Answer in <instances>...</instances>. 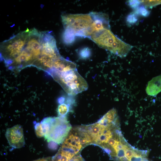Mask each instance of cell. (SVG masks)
Instances as JSON below:
<instances>
[{
	"instance_id": "6da1fadb",
	"label": "cell",
	"mask_w": 161,
	"mask_h": 161,
	"mask_svg": "<svg viewBox=\"0 0 161 161\" xmlns=\"http://www.w3.org/2000/svg\"><path fill=\"white\" fill-rule=\"evenodd\" d=\"M90 136L92 144L100 147L113 160L124 154L131 146L122 133L118 117L97 121L92 128Z\"/></svg>"
},
{
	"instance_id": "7a4b0ae2",
	"label": "cell",
	"mask_w": 161,
	"mask_h": 161,
	"mask_svg": "<svg viewBox=\"0 0 161 161\" xmlns=\"http://www.w3.org/2000/svg\"><path fill=\"white\" fill-rule=\"evenodd\" d=\"M61 18L64 29L63 39L67 44L72 42L76 36L90 38L96 32L110 29L108 16L103 13L63 14Z\"/></svg>"
},
{
	"instance_id": "3957f363",
	"label": "cell",
	"mask_w": 161,
	"mask_h": 161,
	"mask_svg": "<svg viewBox=\"0 0 161 161\" xmlns=\"http://www.w3.org/2000/svg\"><path fill=\"white\" fill-rule=\"evenodd\" d=\"M89 38L100 47L121 58L126 56L133 47L117 38L110 29L96 32Z\"/></svg>"
},
{
	"instance_id": "277c9868",
	"label": "cell",
	"mask_w": 161,
	"mask_h": 161,
	"mask_svg": "<svg viewBox=\"0 0 161 161\" xmlns=\"http://www.w3.org/2000/svg\"><path fill=\"white\" fill-rule=\"evenodd\" d=\"M44 138L48 142L62 143L71 129L72 126L66 117H47L41 122Z\"/></svg>"
},
{
	"instance_id": "5b68a950",
	"label": "cell",
	"mask_w": 161,
	"mask_h": 161,
	"mask_svg": "<svg viewBox=\"0 0 161 161\" xmlns=\"http://www.w3.org/2000/svg\"><path fill=\"white\" fill-rule=\"evenodd\" d=\"M52 76L69 95H75L86 90L88 85L77 68L56 73Z\"/></svg>"
},
{
	"instance_id": "8992f818",
	"label": "cell",
	"mask_w": 161,
	"mask_h": 161,
	"mask_svg": "<svg viewBox=\"0 0 161 161\" xmlns=\"http://www.w3.org/2000/svg\"><path fill=\"white\" fill-rule=\"evenodd\" d=\"M5 136L10 145L13 148H20L25 144L23 129L19 125L8 129Z\"/></svg>"
},
{
	"instance_id": "52a82bcc",
	"label": "cell",
	"mask_w": 161,
	"mask_h": 161,
	"mask_svg": "<svg viewBox=\"0 0 161 161\" xmlns=\"http://www.w3.org/2000/svg\"><path fill=\"white\" fill-rule=\"evenodd\" d=\"M161 92V75L153 78L148 83L146 89L147 94L155 96Z\"/></svg>"
},
{
	"instance_id": "ba28073f",
	"label": "cell",
	"mask_w": 161,
	"mask_h": 161,
	"mask_svg": "<svg viewBox=\"0 0 161 161\" xmlns=\"http://www.w3.org/2000/svg\"><path fill=\"white\" fill-rule=\"evenodd\" d=\"M69 104L65 103H62L59 105L57 109L59 117H66V115L69 111Z\"/></svg>"
},
{
	"instance_id": "9c48e42d",
	"label": "cell",
	"mask_w": 161,
	"mask_h": 161,
	"mask_svg": "<svg viewBox=\"0 0 161 161\" xmlns=\"http://www.w3.org/2000/svg\"><path fill=\"white\" fill-rule=\"evenodd\" d=\"M35 133L37 136L41 138L44 136V133L42 125L41 123H37L35 124Z\"/></svg>"
},
{
	"instance_id": "30bf717a",
	"label": "cell",
	"mask_w": 161,
	"mask_h": 161,
	"mask_svg": "<svg viewBox=\"0 0 161 161\" xmlns=\"http://www.w3.org/2000/svg\"><path fill=\"white\" fill-rule=\"evenodd\" d=\"M140 1L147 7H152L161 4V0H141Z\"/></svg>"
},
{
	"instance_id": "8fae6325",
	"label": "cell",
	"mask_w": 161,
	"mask_h": 161,
	"mask_svg": "<svg viewBox=\"0 0 161 161\" xmlns=\"http://www.w3.org/2000/svg\"><path fill=\"white\" fill-rule=\"evenodd\" d=\"M137 13L144 17L147 16L149 14V12L143 6H141L137 9Z\"/></svg>"
},
{
	"instance_id": "7c38bea8",
	"label": "cell",
	"mask_w": 161,
	"mask_h": 161,
	"mask_svg": "<svg viewBox=\"0 0 161 161\" xmlns=\"http://www.w3.org/2000/svg\"><path fill=\"white\" fill-rule=\"evenodd\" d=\"M127 21L129 23L133 24L137 20V17L134 13H132L128 16L126 18Z\"/></svg>"
},
{
	"instance_id": "4fadbf2b",
	"label": "cell",
	"mask_w": 161,
	"mask_h": 161,
	"mask_svg": "<svg viewBox=\"0 0 161 161\" xmlns=\"http://www.w3.org/2000/svg\"><path fill=\"white\" fill-rule=\"evenodd\" d=\"M129 3L130 6L133 8H137L141 3L140 1L139 0H129Z\"/></svg>"
},
{
	"instance_id": "5bb4252c",
	"label": "cell",
	"mask_w": 161,
	"mask_h": 161,
	"mask_svg": "<svg viewBox=\"0 0 161 161\" xmlns=\"http://www.w3.org/2000/svg\"><path fill=\"white\" fill-rule=\"evenodd\" d=\"M68 161H85L81 156L80 153L78 154L71 158Z\"/></svg>"
},
{
	"instance_id": "9a60e30c",
	"label": "cell",
	"mask_w": 161,
	"mask_h": 161,
	"mask_svg": "<svg viewBox=\"0 0 161 161\" xmlns=\"http://www.w3.org/2000/svg\"><path fill=\"white\" fill-rule=\"evenodd\" d=\"M89 53V51L87 49H85L81 52L80 55L82 57L85 58L87 57Z\"/></svg>"
},
{
	"instance_id": "2e32d148",
	"label": "cell",
	"mask_w": 161,
	"mask_h": 161,
	"mask_svg": "<svg viewBox=\"0 0 161 161\" xmlns=\"http://www.w3.org/2000/svg\"><path fill=\"white\" fill-rule=\"evenodd\" d=\"M49 143L48 147L49 148L54 150L55 149L57 148L58 144L53 142H50Z\"/></svg>"
},
{
	"instance_id": "e0dca14e",
	"label": "cell",
	"mask_w": 161,
	"mask_h": 161,
	"mask_svg": "<svg viewBox=\"0 0 161 161\" xmlns=\"http://www.w3.org/2000/svg\"><path fill=\"white\" fill-rule=\"evenodd\" d=\"M33 161H52V158H43L34 160Z\"/></svg>"
},
{
	"instance_id": "ac0fdd59",
	"label": "cell",
	"mask_w": 161,
	"mask_h": 161,
	"mask_svg": "<svg viewBox=\"0 0 161 161\" xmlns=\"http://www.w3.org/2000/svg\"></svg>"
}]
</instances>
